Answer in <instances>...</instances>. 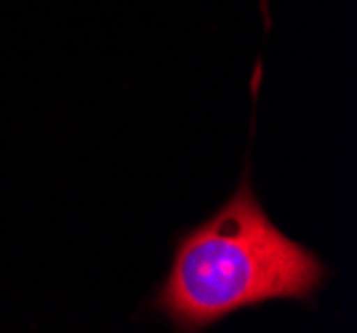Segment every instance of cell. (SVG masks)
I'll list each match as a JSON object with an SVG mask.
<instances>
[{
	"mask_svg": "<svg viewBox=\"0 0 357 333\" xmlns=\"http://www.w3.org/2000/svg\"><path fill=\"white\" fill-rule=\"evenodd\" d=\"M326 267L269 222L251 184L176 248L158 309L181 331H200L229 312L272 299H310Z\"/></svg>",
	"mask_w": 357,
	"mask_h": 333,
	"instance_id": "1",
	"label": "cell"
}]
</instances>
